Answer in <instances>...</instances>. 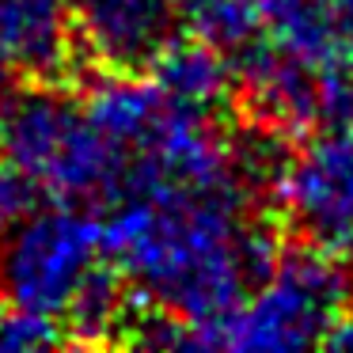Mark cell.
I'll list each match as a JSON object with an SVG mask.
<instances>
[{
	"label": "cell",
	"mask_w": 353,
	"mask_h": 353,
	"mask_svg": "<svg viewBox=\"0 0 353 353\" xmlns=\"http://www.w3.org/2000/svg\"><path fill=\"white\" fill-rule=\"evenodd\" d=\"M179 23L190 27L194 39L236 57L262 34L259 0H175Z\"/></svg>",
	"instance_id": "cell-11"
},
{
	"label": "cell",
	"mask_w": 353,
	"mask_h": 353,
	"mask_svg": "<svg viewBox=\"0 0 353 353\" xmlns=\"http://www.w3.org/2000/svg\"><path fill=\"white\" fill-rule=\"evenodd\" d=\"M262 39L323 72H353V0H259Z\"/></svg>",
	"instance_id": "cell-9"
},
{
	"label": "cell",
	"mask_w": 353,
	"mask_h": 353,
	"mask_svg": "<svg viewBox=\"0 0 353 353\" xmlns=\"http://www.w3.org/2000/svg\"><path fill=\"white\" fill-rule=\"evenodd\" d=\"M0 148L54 201L110 205L125 190V163L84 99L57 84H27L16 92L0 122Z\"/></svg>",
	"instance_id": "cell-2"
},
{
	"label": "cell",
	"mask_w": 353,
	"mask_h": 353,
	"mask_svg": "<svg viewBox=\"0 0 353 353\" xmlns=\"http://www.w3.org/2000/svg\"><path fill=\"white\" fill-rule=\"evenodd\" d=\"M148 77L168 95H175L179 103L209 110V114H221V107L232 99V92L239 84L232 57L201 39L190 42L171 39L168 50L148 65Z\"/></svg>",
	"instance_id": "cell-10"
},
{
	"label": "cell",
	"mask_w": 353,
	"mask_h": 353,
	"mask_svg": "<svg viewBox=\"0 0 353 353\" xmlns=\"http://www.w3.org/2000/svg\"><path fill=\"white\" fill-rule=\"evenodd\" d=\"M251 198L239 179L160 183L114 198L103 216L107 259L152 307L183 319L201 350L216 345L221 323L281 259Z\"/></svg>",
	"instance_id": "cell-1"
},
{
	"label": "cell",
	"mask_w": 353,
	"mask_h": 353,
	"mask_svg": "<svg viewBox=\"0 0 353 353\" xmlns=\"http://www.w3.org/2000/svg\"><path fill=\"white\" fill-rule=\"evenodd\" d=\"M323 345H327V350H338V353H353V307L330 327V334L323 338Z\"/></svg>",
	"instance_id": "cell-14"
},
{
	"label": "cell",
	"mask_w": 353,
	"mask_h": 353,
	"mask_svg": "<svg viewBox=\"0 0 353 353\" xmlns=\"http://www.w3.org/2000/svg\"><path fill=\"white\" fill-rule=\"evenodd\" d=\"M274 198L304 243L353 266V130L307 133Z\"/></svg>",
	"instance_id": "cell-6"
},
{
	"label": "cell",
	"mask_w": 353,
	"mask_h": 353,
	"mask_svg": "<svg viewBox=\"0 0 353 353\" xmlns=\"http://www.w3.org/2000/svg\"><path fill=\"white\" fill-rule=\"evenodd\" d=\"M353 307V270L345 259L304 243L281 254L266 277L221 323L224 350H304L323 345Z\"/></svg>",
	"instance_id": "cell-3"
},
{
	"label": "cell",
	"mask_w": 353,
	"mask_h": 353,
	"mask_svg": "<svg viewBox=\"0 0 353 353\" xmlns=\"http://www.w3.org/2000/svg\"><path fill=\"white\" fill-rule=\"evenodd\" d=\"M77 42L107 72H145L175 39V0H69Z\"/></svg>",
	"instance_id": "cell-7"
},
{
	"label": "cell",
	"mask_w": 353,
	"mask_h": 353,
	"mask_svg": "<svg viewBox=\"0 0 353 353\" xmlns=\"http://www.w3.org/2000/svg\"><path fill=\"white\" fill-rule=\"evenodd\" d=\"M69 0H0V69L27 84H57L77 61Z\"/></svg>",
	"instance_id": "cell-8"
},
{
	"label": "cell",
	"mask_w": 353,
	"mask_h": 353,
	"mask_svg": "<svg viewBox=\"0 0 353 353\" xmlns=\"http://www.w3.org/2000/svg\"><path fill=\"white\" fill-rule=\"evenodd\" d=\"M69 342V330L54 315L19 307L12 300L0 304V353H39Z\"/></svg>",
	"instance_id": "cell-12"
},
{
	"label": "cell",
	"mask_w": 353,
	"mask_h": 353,
	"mask_svg": "<svg viewBox=\"0 0 353 353\" xmlns=\"http://www.w3.org/2000/svg\"><path fill=\"white\" fill-rule=\"evenodd\" d=\"M16 92H19V88H16V77H12L8 69H0V122H4V114H8Z\"/></svg>",
	"instance_id": "cell-15"
},
{
	"label": "cell",
	"mask_w": 353,
	"mask_h": 353,
	"mask_svg": "<svg viewBox=\"0 0 353 353\" xmlns=\"http://www.w3.org/2000/svg\"><path fill=\"white\" fill-rule=\"evenodd\" d=\"M254 118L292 137L353 130V72H323L259 39L232 57Z\"/></svg>",
	"instance_id": "cell-5"
},
{
	"label": "cell",
	"mask_w": 353,
	"mask_h": 353,
	"mask_svg": "<svg viewBox=\"0 0 353 353\" xmlns=\"http://www.w3.org/2000/svg\"><path fill=\"white\" fill-rule=\"evenodd\" d=\"M39 194H42L39 186H34L31 179L4 156V148H0V239H4V232L16 228L31 209H39Z\"/></svg>",
	"instance_id": "cell-13"
},
{
	"label": "cell",
	"mask_w": 353,
	"mask_h": 353,
	"mask_svg": "<svg viewBox=\"0 0 353 353\" xmlns=\"http://www.w3.org/2000/svg\"><path fill=\"white\" fill-rule=\"evenodd\" d=\"M107 259L103 221L84 205L31 209L0 243V292L31 312L65 319L92 270Z\"/></svg>",
	"instance_id": "cell-4"
}]
</instances>
